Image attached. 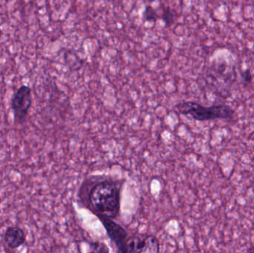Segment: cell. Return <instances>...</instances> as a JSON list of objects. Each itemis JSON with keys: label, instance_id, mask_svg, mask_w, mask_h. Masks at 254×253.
Masks as SVG:
<instances>
[{"label": "cell", "instance_id": "obj_5", "mask_svg": "<svg viewBox=\"0 0 254 253\" xmlns=\"http://www.w3.org/2000/svg\"><path fill=\"white\" fill-rule=\"evenodd\" d=\"M105 228L109 238L112 241L119 253H124L128 240L127 230L114 220L110 218H98Z\"/></svg>", "mask_w": 254, "mask_h": 253}, {"label": "cell", "instance_id": "obj_2", "mask_svg": "<svg viewBox=\"0 0 254 253\" xmlns=\"http://www.w3.org/2000/svg\"><path fill=\"white\" fill-rule=\"evenodd\" d=\"M180 114L190 116L198 121L231 120L235 116V111L229 105H213L204 106L194 101H184L175 106Z\"/></svg>", "mask_w": 254, "mask_h": 253}, {"label": "cell", "instance_id": "obj_4", "mask_svg": "<svg viewBox=\"0 0 254 253\" xmlns=\"http://www.w3.org/2000/svg\"><path fill=\"white\" fill-rule=\"evenodd\" d=\"M124 253H160V243L153 235L139 234L128 238Z\"/></svg>", "mask_w": 254, "mask_h": 253}, {"label": "cell", "instance_id": "obj_1", "mask_svg": "<svg viewBox=\"0 0 254 253\" xmlns=\"http://www.w3.org/2000/svg\"><path fill=\"white\" fill-rule=\"evenodd\" d=\"M125 181L106 176L94 175L83 181L79 192L80 202L97 218H118L121 210L122 191Z\"/></svg>", "mask_w": 254, "mask_h": 253}, {"label": "cell", "instance_id": "obj_8", "mask_svg": "<svg viewBox=\"0 0 254 253\" xmlns=\"http://www.w3.org/2000/svg\"><path fill=\"white\" fill-rule=\"evenodd\" d=\"M243 79L246 83H251L252 81V74L250 70H246L243 72Z\"/></svg>", "mask_w": 254, "mask_h": 253}, {"label": "cell", "instance_id": "obj_3", "mask_svg": "<svg viewBox=\"0 0 254 253\" xmlns=\"http://www.w3.org/2000/svg\"><path fill=\"white\" fill-rule=\"evenodd\" d=\"M31 105L32 93L31 88L23 85L16 90L11 100V109L15 123H22L25 122Z\"/></svg>", "mask_w": 254, "mask_h": 253}, {"label": "cell", "instance_id": "obj_6", "mask_svg": "<svg viewBox=\"0 0 254 253\" xmlns=\"http://www.w3.org/2000/svg\"><path fill=\"white\" fill-rule=\"evenodd\" d=\"M25 233L22 229L17 227H9L4 235V240L8 248L16 249L24 245L25 242Z\"/></svg>", "mask_w": 254, "mask_h": 253}, {"label": "cell", "instance_id": "obj_9", "mask_svg": "<svg viewBox=\"0 0 254 253\" xmlns=\"http://www.w3.org/2000/svg\"><path fill=\"white\" fill-rule=\"evenodd\" d=\"M247 253H254V247H252V248H249L248 250Z\"/></svg>", "mask_w": 254, "mask_h": 253}, {"label": "cell", "instance_id": "obj_7", "mask_svg": "<svg viewBox=\"0 0 254 253\" xmlns=\"http://www.w3.org/2000/svg\"><path fill=\"white\" fill-rule=\"evenodd\" d=\"M87 253H110L108 246L104 242L96 241L89 243Z\"/></svg>", "mask_w": 254, "mask_h": 253}]
</instances>
